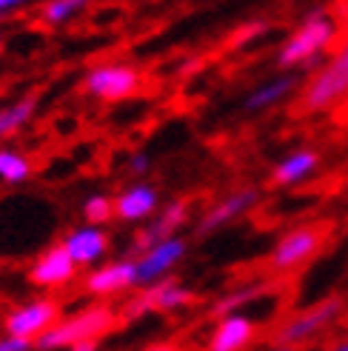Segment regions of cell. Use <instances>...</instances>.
I'll return each mask as SVG.
<instances>
[{"label": "cell", "instance_id": "6da1fadb", "mask_svg": "<svg viewBox=\"0 0 348 351\" xmlns=\"http://www.w3.org/2000/svg\"><path fill=\"white\" fill-rule=\"evenodd\" d=\"M117 323V314L109 306H89L75 311L72 317H63L51 331L34 343L38 351H69L77 343H97L103 335H109Z\"/></svg>", "mask_w": 348, "mask_h": 351}, {"label": "cell", "instance_id": "7a4b0ae2", "mask_svg": "<svg viewBox=\"0 0 348 351\" xmlns=\"http://www.w3.org/2000/svg\"><path fill=\"white\" fill-rule=\"evenodd\" d=\"M348 97V38L340 43V49L325 60L311 80L303 86L300 109L303 112H328L340 106Z\"/></svg>", "mask_w": 348, "mask_h": 351}, {"label": "cell", "instance_id": "3957f363", "mask_svg": "<svg viewBox=\"0 0 348 351\" xmlns=\"http://www.w3.org/2000/svg\"><path fill=\"white\" fill-rule=\"evenodd\" d=\"M337 38V23L332 14L325 12H311L306 21L297 26V32L280 46L277 51V66L280 69H294L306 66L308 60L320 58V51Z\"/></svg>", "mask_w": 348, "mask_h": 351}, {"label": "cell", "instance_id": "277c9868", "mask_svg": "<svg viewBox=\"0 0 348 351\" xmlns=\"http://www.w3.org/2000/svg\"><path fill=\"white\" fill-rule=\"evenodd\" d=\"M323 245H325V232L320 226H297V229H288L274 243V249L269 254V266L277 274L297 271L308 260H314L320 254Z\"/></svg>", "mask_w": 348, "mask_h": 351}, {"label": "cell", "instance_id": "5b68a950", "mask_svg": "<svg viewBox=\"0 0 348 351\" xmlns=\"http://www.w3.org/2000/svg\"><path fill=\"white\" fill-rule=\"evenodd\" d=\"M60 303L51 297H38V300H26L17 308L6 311L3 317V335L21 337L29 343H38L46 331H51L60 323Z\"/></svg>", "mask_w": 348, "mask_h": 351}, {"label": "cell", "instance_id": "8992f818", "mask_svg": "<svg viewBox=\"0 0 348 351\" xmlns=\"http://www.w3.org/2000/svg\"><path fill=\"white\" fill-rule=\"evenodd\" d=\"M343 300L340 297H328V300H320L306 311H297L294 317H288L280 328L274 331V343L283 348H294L300 343H308L311 337H317L325 326H332L340 314H343Z\"/></svg>", "mask_w": 348, "mask_h": 351}, {"label": "cell", "instance_id": "52a82bcc", "mask_svg": "<svg viewBox=\"0 0 348 351\" xmlns=\"http://www.w3.org/2000/svg\"><path fill=\"white\" fill-rule=\"evenodd\" d=\"M83 89L106 103L126 100L143 89V75L126 63H103V66H95L86 72Z\"/></svg>", "mask_w": 348, "mask_h": 351}, {"label": "cell", "instance_id": "ba28073f", "mask_svg": "<svg viewBox=\"0 0 348 351\" xmlns=\"http://www.w3.org/2000/svg\"><path fill=\"white\" fill-rule=\"evenodd\" d=\"M186 220H188V200H169L160 212L146 223V229L137 232L132 249H129V260H137L140 254H146L151 245H158L163 240L177 237V232L186 226Z\"/></svg>", "mask_w": 348, "mask_h": 351}, {"label": "cell", "instance_id": "9c48e42d", "mask_svg": "<svg viewBox=\"0 0 348 351\" xmlns=\"http://www.w3.org/2000/svg\"><path fill=\"white\" fill-rule=\"evenodd\" d=\"M191 300H195V291H191L188 286H180L174 277H166V280H160V283L143 289L134 300H129L123 317L137 320L149 311H177V308L188 306Z\"/></svg>", "mask_w": 348, "mask_h": 351}, {"label": "cell", "instance_id": "30bf717a", "mask_svg": "<svg viewBox=\"0 0 348 351\" xmlns=\"http://www.w3.org/2000/svg\"><path fill=\"white\" fill-rule=\"evenodd\" d=\"M188 254V240L186 237H171V240H163L158 245H151L146 254H140L134 263H137V286H154L160 280L171 277V269Z\"/></svg>", "mask_w": 348, "mask_h": 351}, {"label": "cell", "instance_id": "8fae6325", "mask_svg": "<svg viewBox=\"0 0 348 351\" xmlns=\"http://www.w3.org/2000/svg\"><path fill=\"white\" fill-rule=\"evenodd\" d=\"M60 245L66 249V254L75 260L77 269H97V263L109 254L112 249V237L103 226H77V229H69L60 240Z\"/></svg>", "mask_w": 348, "mask_h": 351}, {"label": "cell", "instance_id": "7c38bea8", "mask_svg": "<svg viewBox=\"0 0 348 351\" xmlns=\"http://www.w3.org/2000/svg\"><path fill=\"white\" fill-rule=\"evenodd\" d=\"M257 203H260V189H254V186H246V189L232 191V195H225L223 200H217V203L197 220L195 234H197V237H208L212 232H220L223 226H229V223H234L237 217L249 215Z\"/></svg>", "mask_w": 348, "mask_h": 351}, {"label": "cell", "instance_id": "4fadbf2b", "mask_svg": "<svg viewBox=\"0 0 348 351\" xmlns=\"http://www.w3.org/2000/svg\"><path fill=\"white\" fill-rule=\"evenodd\" d=\"M26 277H29L32 286L51 291V289H63V286L72 283L77 277V266H75V260L66 254L63 245H51V249H46L32 263Z\"/></svg>", "mask_w": 348, "mask_h": 351}, {"label": "cell", "instance_id": "5bb4252c", "mask_svg": "<svg viewBox=\"0 0 348 351\" xmlns=\"http://www.w3.org/2000/svg\"><path fill=\"white\" fill-rule=\"evenodd\" d=\"M134 286H137V263L129 257L103 263V266L92 269L83 280L86 294H92V297H112L120 291H129Z\"/></svg>", "mask_w": 348, "mask_h": 351}, {"label": "cell", "instance_id": "9a60e30c", "mask_svg": "<svg viewBox=\"0 0 348 351\" xmlns=\"http://www.w3.org/2000/svg\"><path fill=\"white\" fill-rule=\"evenodd\" d=\"M158 212H160V195L146 180L126 186L114 197V217L123 223H143V220H151Z\"/></svg>", "mask_w": 348, "mask_h": 351}, {"label": "cell", "instance_id": "2e32d148", "mask_svg": "<svg viewBox=\"0 0 348 351\" xmlns=\"http://www.w3.org/2000/svg\"><path fill=\"white\" fill-rule=\"evenodd\" d=\"M257 340V323L246 314H229L214 323L206 351H246Z\"/></svg>", "mask_w": 348, "mask_h": 351}, {"label": "cell", "instance_id": "e0dca14e", "mask_svg": "<svg viewBox=\"0 0 348 351\" xmlns=\"http://www.w3.org/2000/svg\"><path fill=\"white\" fill-rule=\"evenodd\" d=\"M317 169H320V154L311 149H300L274 166L271 183L274 186H297V183L308 180L311 174H317Z\"/></svg>", "mask_w": 348, "mask_h": 351}, {"label": "cell", "instance_id": "ac0fdd59", "mask_svg": "<svg viewBox=\"0 0 348 351\" xmlns=\"http://www.w3.org/2000/svg\"><path fill=\"white\" fill-rule=\"evenodd\" d=\"M294 89H297V77H291V75L274 77V80H269L263 86H257V89L246 97V103H243V109H246V112L271 109V106H277V103H283Z\"/></svg>", "mask_w": 348, "mask_h": 351}, {"label": "cell", "instance_id": "d6986e66", "mask_svg": "<svg viewBox=\"0 0 348 351\" xmlns=\"http://www.w3.org/2000/svg\"><path fill=\"white\" fill-rule=\"evenodd\" d=\"M266 294V286H240V289H232L225 291L220 300L212 303V317L214 320H223L229 314H240V308H246L249 303H254L257 297Z\"/></svg>", "mask_w": 348, "mask_h": 351}, {"label": "cell", "instance_id": "ffe728a7", "mask_svg": "<svg viewBox=\"0 0 348 351\" xmlns=\"http://www.w3.org/2000/svg\"><path fill=\"white\" fill-rule=\"evenodd\" d=\"M38 112V97H21V100H14L9 103V106L0 109V140L14 134L17 129H23L26 123L32 120V114Z\"/></svg>", "mask_w": 348, "mask_h": 351}, {"label": "cell", "instance_id": "44dd1931", "mask_svg": "<svg viewBox=\"0 0 348 351\" xmlns=\"http://www.w3.org/2000/svg\"><path fill=\"white\" fill-rule=\"evenodd\" d=\"M29 178H32V160L29 157H23L14 149L0 146V180L17 186V183H26Z\"/></svg>", "mask_w": 348, "mask_h": 351}, {"label": "cell", "instance_id": "7402d4cb", "mask_svg": "<svg viewBox=\"0 0 348 351\" xmlns=\"http://www.w3.org/2000/svg\"><path fill=\"white\" fill-rule=\"evenodd\" d=\"M83 9H86L83 0H49V3L40 6V21L49 26H60L77 17Z\"/></svg>", "mask_w": 348, "mask_h": 351}, {"label": "cell", "instance_id": "603a6c76", "mask_svg": "<svg viewBox=\"0 0 348 351\" xmlns=\"http://www.w3.org/2000/svg\"><path fill=\"white\" fill-rule=\"evenodd\" d=\"M83 217L89 226H106L114 217V197L109 195H92L83 203Z\"/></svg>", "mask_w": 348, "mask_h": 351}, {"label": "cell", "instance_id": "cb8c5ba5", "mask_svg": "<svg viewBox=\"0 0 348 351\" xmlns=\"http://www.w3.org/2000/svg\"><path fill=\"white\" fill-rule=\"evenodd\" d=\"M149 169H151V157H149L146 152H134V154L129 157V174H134L137 180H140Z\"/></svg>", "mask_w": 348, "mask_h": 351}, {"label": "cell", "instance_id": "d4e9b609", "mask_svg": "<svg viewBox=\"0 0 348 351\" xmlns=\"http://www.w3.org/2000/svg\"><path fill=\"white\" fill-rule=\"evenodd\" d=\"M0 351H38V348H34V343H29V340L0 335Z\"/></svg>", "mask_w": 348, "mask_h": 351}, {"label": "cell", "instance_id": "484cf974", "mask_svg": "<svg viewBox=\"0 0 348 351\" xmlns=\"http://www.w3.org/2000/svg\"><path fill=\"white\" fill-rule=\"evenodd\" d=\"M23 0H0V14H14L17 9H23Z\"/></svg>", "mask_w": 348, "mask_h": 351}, {"label": "cell", "instance_id": "4316f807", "mask_svg": "<svg viewBox=\"0 0 348 351\" xmlns=\"http://www.w3.org/2000/svg\"><path fill=\"white\" fill-rule=\"evenodd\" d=\"M143 351H183V348L174 343H154V346H146Z\"/></svg>", "mask_w": 348, "mask_h": 351}, {"label": "cell", "instance_id": "83f0119b", "mask_svg": "<svg viewBox=\"0 0 348 351\" xmlns=\"http://www.w3.org/2000/svg\"><path fill=\"white\" fill-rule=\"evenodd\" d=\"M69 351H100V346L97 343H77V346H72Z\"/></svg>", "mask_w": 348, "mask_h": 351}, {"label": "cell", "instance_id": "f1b7e54d", "mask_svg": "<svg viewBox=\"0 0 348 351\" xmlns=\"http://www.w3.org/2000/svg\"><path fill=\"white\" fill-rule=\"evenodd\" d=\"M334 351H348V343H340V346H337Z\"/></svg>", "mask_w": 348, "mask_h": 351}, {"label": "cell", "instance_id": "f546056e", "mask_svg": "<svg viewBox=\"0 0 348 351\" xmlns=\"http://www.w3.org/2000/svg\"><path fill=\"white\" fill-rule=\"evenodd\" d=\"M271 351H294V348H283V346H274Z\"/></svg>", "mask_w": 348, "mask_h": 351}, {"label": "cell", "instance_id": "4dcf8cb0", "mask_svg": "<svg viewBox=\"0 0 348 351\" xmlns=\"http://www.w3.org/2000/svg\"><path fill=\"white\" fill-rule=\"evenodd\" d=\"M0 51H3V34H0Z\"/></svg>", "mask_w": 348, "mask_h": 351}]
</instances>
